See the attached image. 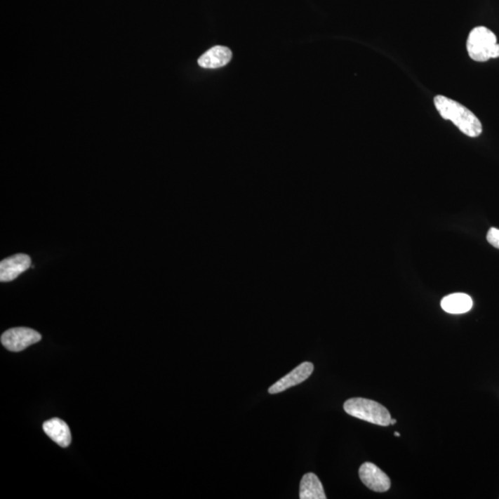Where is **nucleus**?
I'll use <instances>...</instances> for the list:
<instances>
[{
    "instance_id": "f257e3e1",
    "label": "nucleus",
    "mask_w": 499,
    "mask_h": 499,
    "mask_svg": "<svg viewBox=\"0 0 499 499\" xmlns=\"http://www.w3.org/2000/svg\"><path fill=\"white\" fill-rule=\"evenodd\" d=\"M434 104L442 118L451 121L465 135L475 138L483 133L480 119L463 105L443 95L436 96Z\"/></svg>"
},
{
    "instance_id": "f03ea898",
    "label": "nucleus",
    "mask_w": 499,
    "mask_h": 499,
    "mask_svg": "<svg viewBox=\"0 0 499 499\" xmlns=\"http://www.w3.org/2000/svg\"><path fill=\"white\" fill-rule=\"evenodd\" d=\"M467 51L470 58L477 62H486L499 58V44L497 36L488 28L478 26L472 29L467 40Z\"/></svg>"
},
{
    "instance_id": "7ed1b4c3",
    "label": "nucleus",
    "mask_w": 499,
    "mask_h": 499,
    "mask_svg": "<svg viewBox=\"0 0 499 499\" xmlns=\"http://www.w3.org/2000/svg\"><path fill=\"white\" fill-rule=\"evenodd\" d=\"M344 411L350 415L371 424L380 426L390 425V411L383 405L372 399L363 398L350 399L344 404Z\"/></svg>"
},
{
    "instance_id": "20e7f679",
    "label": "nucleus",
    "mask_w": 499,
    "mask_h": 499,
    "mask_svg": "<svg viewBox=\"0 0 499 499\" xmlns=\"http://www.w3.org/2000/svg\"><path fill=\"white\" fill-rule=\"evenodd\" d=\"M42 335L34 329L28 328H15L8 329L1 335V343L8 351L19 352L29 346L39 342Z\"/></svg>"
},
{
    "instance_id": "39448f33",
    "label": "nucleus",
    "mask_w": 499,
    "mask_h": 499,
    "mask_svg": "<svg viewBox=\"0 0 499 499\" xmlns=\"http://www.w3.org/2000/svg\"><path fill=\"white\" fill-rule=\"evenodd\" d=\"M360 479L369 489L378 493H384L390 488V477L372 463H366L359 470Z\"/></svg>"
},
{
    "instance_id": "423d86ee",
    "label": "nucleus",
    "mask_w": 499,
    "mask_h": 499,
    "mask_svg": "<svg viewBox=\"0 0 499 499\" xmlns=\"http://www.w3.org/2000/svg\"><path fill=\"white\" fill-rule=\"evenodd\" d=\"M313 371L314 364L309 363V361H305V363L300 364L296 368L288 373V375L283 376L281 379H279V381L272 385L268 390V392L270 394L280 393L291 387L297 386V385L307 380L313 373Z\"/></svg>"
},
{
    "instance_id": "0eeeda50",
    "label": "nucleus",
    "mask_w": 499,
    "mask_h": 499,
    "mask_svg": "<svg viewBox=\"0 0 499 499\" xmlns=\"http://www.w3.org/2000/svg\"><path fill=\"white\" fill-rule=\"evenodd\" d=\"M30 267V256L23 253L2 260L0 262V281H13Z\"/></svg>"
},
{
    "instance_id": "6e6552de",
    "label": "nucleus",
    "mask_w": 499,
    "mask_h": 499,
    "mask_svg": "<svg viewBox=\"0 0 499 499\" xmlns=\"http://www.w3.org/2000/svg\"><path fill=\"white\" fill-rule=\"evenodd\" d=\"M44 431L46 436L58 446L67 448L72 443V433L68 425L62 420L54 418L44 423Z\"/></svg>"
},
{
    "instance_id": "1a4fd4ad",
    "label": "nucleus",
    "mask_w": 499,
    "mask_h": 499,
    "mask_svg": "<svg viewBox=\"0 0 499 499\" xmlns=\"http://www.w3.org/2000/svg\"><path fill=\"white\" fill-rule=\"evenodd\" d=\"M232 53L225 46H215L201 55L198 63L206 69H218L226 66L232 60Z\"/></svg>"
},
{
    "instance_id": "9d476101",
    "label": "nucleus",
    "mask_w": 499,
    "mask_h": 499,
    "mask_svg": "<svg viewBox=\"0 0 499 499\" xmlns=\"http://www.w3.org/2000/svg\"><path fill=\"white\" fill-rule=\"evenodd\" d=\"M300 499H326L322 483L313 472L303 475L300 484Z\"/></svg>"
},
{
    "instance_id": "9b49d317",
    "label": "nucleus",
    "mask_w": 499,
    "mask_h": 499,
    "mask_svg": "<svg viewBox=\"0 0 499 499\" xmlns=\"http://www.w3.org/2000/svg\"><path fill=\"white\" fill-rule=\"evenodd\" d=\"M472 299L465 293H454L443 298L441 307L448 314H465L472 308Z\"/></svg>"
},
{
    "instance_id": "f8f14e48",
    "label": "nucleus",
    "mask_w": 499,
    "mask_h": 499,
    "mask_svg": "<svg viewBox=\"0 0 499 499\" xmlns=\"http://www.w3.org/2000/svg\"><path fill=\"white\" fill-rule=\"evenodd\" d=\"M486 239L492 246L499 249V229L491 227L487 233Z\"/></svg>"
},
{
    "instance_id": "ddd939ff",
    "label": "nucleus",
    "mask_w": 499,
    "mask_h": 499,
    "mask_svg": "<svg viewBox=\"0 0 499 499\" xmlns=\"http://www.w3.org/2000/svg\"><path fill=\"white\" fill-rule=\"evenodd\" d=\"M396 423H397V421L395 419H391L390 425H396Z\"/></svg>"
},
{
    "instance_id": "4468645a",
    "label": "nucleus",
    "mask_w": 499,
    "mask_h": 499,
    "mask_svg": "<svg viewBox=\"0 0 499 499\" xmlns=\"http://www.w3.org/2000/svg\"><path fill=\"white\" fill-rule=\"evenodd\" d=\"M394 434H395L396 437H401V434L398 433V432H395Z\"/></svg>"
}]
</instances>
